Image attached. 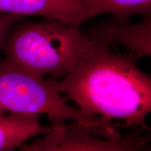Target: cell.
I'll return each mask as SVG.
<instances>
[{
  "label": "cell",
  "instance_id": "5",
  "mask_svg": "<svg viewBox=\"0 0 151 151\" xmlns=\"http://www.w3.org/2000/svg\"><path fill=\"white\" fill-rule=\"evenodd\" d=\"M89 0H0V13L39 16L79 27L88 20Z\"/></svg>",
  "mask_w": 151,
  "mask_h": 151
},
{
  "label": "cell",
  "instance_id": "1",
  "mask_svg": "<svg viewBox=\"0 0 151 151\" xmlns=\"http://www.w3.org/2000/svg\"><path fill=\"white\" fill-rule=\"evenodd\" d=\"M52 88L78 104L83 112L109 121L119 119L129 128L148 130L150 77L133 56L114 53L109 43L97 40L62 81L48 79Z\"/></svg>",
  "mask_w": 151,
  "mask_h": 151
},
{
  "label": "cell",
  "instance_id": "7",
  "mask_svg": "<svg viewBox=\"0 0 151 151\" xmlns=\"http://www.w3.org/2000/svg\"><path fill=\"white\" fill-rule=\"evenodd\" d=\"M40 114L0 113V151L15 150L32 138L51 132L40 123Z\"/></svg>",
  "mask_w": 151,
  "mask_h": 151
},
{
  "label": "cell",
  "instance_id": "2",
  "mask_svg": "<svg viewBox=\"0 0 151 151\" xmlns=\"http://www.w3.org/2000/svg\"><path fill=\"white\" fill-rule=\"evenodd\" d=\"M20 20L2 48L6 60L43 78L66 76L97 42L78 27L55 19Z\"/></svg>",
  "mask_w": 151,
  "mask_h": 151
},
{
  "label": "cell",
  "instance_id": "6",
  "mask_svg": "<svg viewBox=\"0 0 151 151\" xmlns=\"http://www.w3.org/2000/svg\"><path fill=\"white\" fill-rule=\"evenodd\" d=\"M143 18V21L138 24L113 19L94 26L86 33L94 40L121 43L129 49L131 55L137 60L151 53V19L150 17Z\"/></svg>",
  "mask_w": 151,
  "mask_h": 151
},
{
  "label": "cell",
  "instance_id": "3",
  "mask_svg": "<svg viewBox=\"0 0 151 151\" xmlns=\"http://www.w3.org/2000/svg\"><path fill=\"white\" fill-rule=\"evenodd\" d=\"M11 112L46 114L52 124L55 125L72 120L90 128L98 137L104 138L116 135V127L121 125L71 106L52 88L48 79L5 59L0 62V113Z\"/></svg>",
  "mask_w": 151,
  "mask_h": 151
},
{
  "label": "cell",
  "instance_id": "9",
  "mask_svg": "<svg viewBox=\"0 0 151 151\" xmlns=\"http://www.w3.org/2000/svg\"><path fill=\"white\" fill-rule=\"evenodd\" d=\"M22 18L18 15L0 13V48L4 46L9 34L15 24Z\"/></svg>",
  "mask_w": 151,
  "mask_h": 151
},
{
  "label": "cell",
  "instance_id": "8",
  "mask_svg": "<svg viewBox=\"0 0 151 151\" xmlns=\"http://www.w3.org/2000/svg\"><path fill=\"white\" fill-rule=\"evenodd\" d=\"M103 14H111L119 21L134 15L150 17L151 0H89L88 20Z\"/></svg>",
  "mask_w": 151,
  "mask_h": 151
},
{
  "label": "cell",
  "instance_id": "4",
  "mask_svg": "<svg viewBox=\"0 0 151 151\" xmlns=\"http://www.w3.org/2000/svg\"><path fill=\"white\" fill-rule=\"evenodd\" d=\"M52 130L42 138L34 139L32 143L20 147L24 151L101 150L131 151L143 150L150 135L131 133L118 139L100 140L94 132L83 124L74 122L69 124H52Z\"/></svg>",
  "mask_w": 151,
  "mask_h": 151
}]
</instances>
